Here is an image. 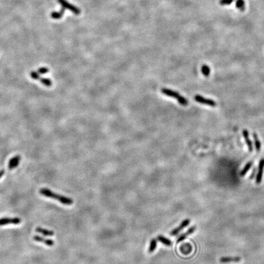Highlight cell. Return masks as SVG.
<instances>
[{"mask_svg": "<svg viewBox=\"0 0 264 264\" xmlns=\"http://www.w3.org/2000/svg\"><path fill=\"white\" fill-rule=\"evenodd\" d=\"M39 192L42 195H43V196L47 197V198L56 199L57 200H58V201L64 205H69L73 203V200L71 198H67L64 196H62V195L53 193L49 189L42 188L40 189Z\"/></svg>", "mask_w": 264, "mask_h": 264, "instance_id": "cell-1", "label": "cell"}, {"mask_svg": "<svg viewBox=\"0 0 264 264\" xmlns=\"http://www.w3.org/2000/svg\"><path fill=\"white\" fill-rule=\"evenodd\" d=\"M161 91L163 94H165L166 96L176 98L178 101V102L181 105H182V106H187V105L188 104V100L185 98L184 97L182 96L181 95L179 94L176 91L171 90V89H169L167 88L161 89Z\"/></svg>", "mask_w": 264, "mask_h": 264, "instance_id": "cell-2", "label": "cell"}, {"mask_svg": "<svg viewBox=\"0 0 264 264\" xmlns=\"http://www.w3.org/2000/svg\"><path fill=\"white\" fill-rule=\"evenodd\" d=\"M57 1L58 3H60L62 8L70 10L71 12H72L73 14H75L76 15H78L80 14L81 10L77 7L73 6L72 4L67 2L66 0H57Z\"/></svg>", "mask_w": 264, "mask_h": 264, "instance_id": "cell-3", "label": "cell"}, {"mask_svg": "<svg viewBox=\"0 0 264 264\" xmlns=\"http://www.w3.org/2000/svg\"><path fill=\"white\" fill-rule=\"evenodd\" d=\"M263 170H264V158H262L259 161V164L258 171H257L256 177V183L257 184H260L262 182Z\"/></svg>", "mask_w": 264, "mask_h": 264, "instance_id": "cell-4", "label": "cell"}, {"mask_svg": "<svg viewBox=\"0 0 264 264\" xmlns=\"http://www.w3.org/2000/svg\"><path fill=\"white\" fill-rule=\"evenodd\" d=\"M194 100H196V102H198L200 103L207 105H209V106L215 107L216 105V103L215 101H213V100L205 98L201 96H199V95H197V96H195Z\"/></svg>", "mask_w": 264, "mask_h": 264, "instance_id": "cell-5", "label": "cell"}, {"mask_svg": "<svg viewBox=\"0 0 264 264\" xmlns=\"http://www.w3.org/2000/svg\"><path fill=\"white\" fill-rule=\"evenodd\" d=\"M22 222L19 218H3L0 219V226H5L9 224H18Z\"/></svg>", "mask_w": 264, "mask_h": 264, "instance_id": "cell-6", "label": "cell"}, {"mask_svg": "<svg viewBox=\"0 0 264 264\" xmlns=\"http://www.w3.org/2000/svg\"><path fill=\"white\" fill-rule=\"evenodd\" d=\"M189 223H190V220L189 219L184 220L182 221V222L181 223V224L177 227V228L174 229L171 231V235H172V236L177 235L181 230H182L184 228H185L186 227H187L189 225Z\"/></svg>", "mask_w": 264, "mask_h": 264, "instance_id": "cell-7", "label": "cell"}, {"mask_svg": "<svg viewBox=\"0 0 264 264\" xmlns=\"http://www.w3.org/2000/svg\"><path fill=\"white\" fill-rule=\"evenodd\" d=\"M21 160V157L20 155H16L12 158L9 161L8 168L9 170H13V169L17 168L19 165Z\"/></svg>", "mask_w": 264, "mask_h": 264, "instance_id": "cell-8", "label": "cell"}, {"mask_svg": "<svg viewBox=\"0 0 264 264\" xmlns=\"http://www.w3.org/2000/svg\"><path fill=\"white\" fill-rule=\"evenodd\" d=\"M196 226L191 227V228L187 230V231L186 232H185V233L181 234L180 236L179 237V238L177 240V243H180V242L182 241L183 240H184L187 237H188L189 235L192 234L193 232L196 230Z\"/></svg>", "mask_w": 264, "mask_h": 264, "instance_id": "cell-9", "label": "cell"}, {"mask_svg": "<svg viewBox=\"0 0 264 264\" xmlns=\"http://www.w3.org/2000/svg\"><path fill=\"white\" fill-rule=\"evenodd\" d=\"M33 239H34V240H35L36 241L44 243L46 245L49 246H53L55 244V241L53 240H52L51 239H45V238H44V237H42L39 235H35L33 237Z\"/></svg>", "mask_w": 264, "mask_h": 264, "instance_id": "cell-10", "label": "cell"}, {"mask_svg": "<svg viewBox=\"0 0 264 264\" xmlns=\"http://www.w3.org/2000/svg\"><path fill=\"white\" fill-rule=\"evenodd\" d=\"M243 135L244 139L245 140L246 143V144L248 146V150H249V151L250 152H252V150H253V146H252V142H251V140L250 139L249 133H248V131L246 130H244L243 131Z\"/></svg>", "mask_w": 264, "mask_h": 264, "instance_id": "cell-11", "label": "cell"}, {"mask_svg": "<svg viewBox=\"0 0 264 264\" xmlns=\"http://www.w3.org/2000/svg\"><path fill=\"white\" fill-rule=\"evenodd\" d=\"M241 261L240 257H223L220 258V262L221 263H230V262H239Z\"/></svg>", "mask_w": 264, "mask_h": 264, "instance_id": "cell-12", "label": "cell"}, {"mask_svg": "<svg viewBox=\"0 0 264 264\" xmlns=\"http://www.w3.org/2000/svg\"><path fill=\"white\" fill-rule=\"evenodd\" d=\"M36 232H38V233H40L42 235H44L45 236H53L54 235V232L53 231H52V230H48V229H44V228H37L36 229Z\"/></svg>", "mask_w": 264, "mask_h": 264, "instance_id": "cell-13", "label": "cell"}, {"mask_svg": "<svg viewBox=\"0 0 264 264\" xmlns=\"http://www.w3.org/2000/svg\"><path fill=\"white\" fill-rule=\"evenodd\" d=\"M253 165V161H249L248 163H246V165L245 166V167L242 169V170L240 171V176L241 177H243L246 175V174L248 172V171H249L251 166H252Z\"/></svg>", "mask_w": 264, "mask_h": 264, "instance_id": "cell-14", "label": "cell"}, {"mask_svg": "<svg viewBox=\"0 0 264 264\" xmlns=\"http://www.w3.org/2000/svg\"><path fill=\"white\" fill-rule=\"evenodd\" d=\"M65 10H66L65 8L62 7V8H61V10L60 12H53L51 14V18H54V19H60L61 18H62V17L63 16V15H64V12H65Z\"/></svg>", "mask_w": 264, "mask_h": 264, "instance_id": "cell-15", "label": "cell"}, {"mask_svg": "<svg viewBox=\"0 0 264 264\" xmlns=\"http://www.w3.org/2000/svg\"><path fill=\"white\" fill-rule=\"evenodd\" d=\"M252 136H253V139H254V144H255V147H256V149L257 152H259L261 149V141H260L259 140L258 136H257L256 133H253Z\"/></svg>", "mask_w": 264, "mask_h": 264, "instance_id": "cell-16", "label": "cell"}, {"mask_svg": "<svg viewBox=\"0 0 264 264\" xmlns=\"http://www.w3.org/2000/svg\"><path fill=\"white\" fill-rule=\"evenodd\" d=\"M157 240L160 241V242L162 243L163 244H164L165 245L168 246H170L172 245V242L170 240H169L168 239L166 238V237H163L162 235H158L157 237Z\"/></svg>", "mask_w": 264, "mask_h": 264, "instance_id": "cell-17", "label": "cell"}, {"mask_svg": "<svg viewBox=\"0 0 264 264\" xmlns=\"http://www.w3.org/2000/svg\"><path fill=\"white\" fill-rule=\"evenodd\" d=\"M235 5L237 8L241 11H244L245 9V2L244 0H237Z\"/></svg>", "mask_w": 264, "mask_h": 264, "instance_id": "cell-18", "label": "cell"}, {"mask_svg": "<svg viewBox=\"0 0 264 264\" xmlns=\"http://www.w3.org/2000/svg\"><path fill=\"white\" fill-rule=\"evenodd\" d=\"M157 239H153L150 243L149 248V252L150 253L154 252L157 248Z\"/></svg>", "mask_w": 264, "mask_h": 264, "instance_id": "cell-19", "label": "cell"}, {"mask_svg": "<svg viewBox=\"0 0 264 264\" xmlns=\"http://www.w3.org/2000/svg\"><path fill=\"white\" fill-rule=\"evenodd\" d=\"M40 81L43 85L47 87H50L52 85V81L49 78H40Z\"/></svg>", "mask_w": 264, "mask_h": 264, "instance_id": "cell-20", "label": "cell"}, {"mask_svg": "<svg viewBox=\"0 0 264 264\" xmlns=\"http://www.w3.org/2000/svg\"><path fill=\"white\" fill-rule=\"evenodd\" d=\"M201 72L204 76H205V77L209 76L210 73V67L206 65L202 66V68H201Z\"/></svg>", "mask_w": 264, "mask_h": 264, "instance_id": "cell-21", "label": "cell"}, {"mask_svg": "<svg viewBox=\"0 0 264 264\" xmlns=\"http://www.w3.org/2000/svg\"><path fill=\"white\" fill-rule=\"evenodd\" d=\"M30 76L33 79V80H39L41 78L39 73L38 72H35V71L31 72Z\"/></svg>", "mask_w": 264, "mask_h": 264, "instance_id": "cell-22", "label": "cell"}, {"mask_svg": "<svg viewBox=\"0 0 264 264\" xmlns=\"http://www.w3.org/2000/svg\"><path fill=\"white\" fill-rule=\"evenodd\" d=\"M49 72V68L47 67H40L38 70V72L39 73V74H41V75L46 74V73H48Z\"/></svg>", "mask_w": 264, "mask_h": 264, "instance_id": "cell-23", "label": "cell"}, {"mask_svg": "<svg viewBox=\"0 0 264 264\" xmlns=\"http://www.w3.org/2000/svg\"><path fill=\"white\" fill-rule=\"evenodd\" d=\"M234 0H220V4L222 6H226V5L230 4Z\"/></svg>", "mask_w": 264, "mask_h": 264, "instance_id": "cell-24", "label": "cell"}, {"mask_svg": "<svg viewBox=\"0 0 264 264\" xmlns=\"http://www.w3.org/2000/svg\"><path fill=\"white\" fill-rule=\"evenodd\" d=\"M4 170H2L0 171V179L2 177V176L4 175Z\"/></svg>", "mask_w": 264, "mask_h": 264, "instance_id": "cell-25", "label": "cell"}]
</instances>
